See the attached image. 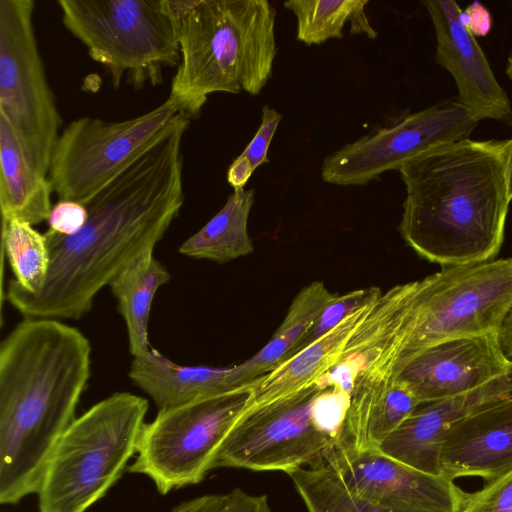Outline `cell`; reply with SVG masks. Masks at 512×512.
Instances as JSON below:
<instances>
[{"mask_svg": "<svg viewBox=\"0 0 512 512\" xmlns=\"http://www.w3.org/2000/svg\"><path fill=\"white\" fill-rule=\"evenodd\" d=\"M190 120L174 123L146 153L84 205L88 219L74 235L44 233L50 268L36 293L10 280L6 297L26 318H82L94 297L141 255L153 251L184 204L182 143Z\"/></svg>", "mask_w": 512, "mask_h": 512, "instance_id": "cell-1", "label": "cell"}, {"mask_svg": "<svg viewBox=\"0 0 512 512\" xmlns=\"http://www.w3.org/2000/svg\"><path fill=\"white\" fill-rule=\"evenodd\" d=\"M91 346L76 327L26 318L0 345V502L37 494L90 378Z\"/></svg>", "mask_w": 512, "mask_h": 512, "instance_id": "cell-2", "label": "cell"}, {"mask_svg": "<svg viewBox=\"0 0 512 512\" xmlns=\"http://www.w3.org/2000/svg\"><path fill=\"white\" fill-rule=\"evenodd\" d=\"M509 139L436 147L399 169L406 188L398 226L420 257L443 267L493 260L504 240Z\"/></svg>", "mask_w": 512, "mask_h": 512, "instance_id": "cell-3", "label": "cell"}, {"mask_svg": "<svg viewBox=\"0 0 512 512\" xmlns=\"http://www.w3.org/2000/svg\"><path fill=\"white\" fill-rule=\"evenodd\" d=\"M181 62L170 99L189 120L217 92L257 96L277 55L276 11L267 0H170Z\"/></svg>", "mask_w": 512, "mask_h": 512, "instance_id": "cell-4", "label": "cell"}, {"mask_svg": "<svg viewBox=\"0 0 512 512\" xmlns=\"http://www.w3.org/2000/svg\"><path fill=\"white\" fill-rule=\"evenodd\" d=\"M147 399L116 392L75 418L46 467L38 512H86L103 498L136 454Z\"/></svg>", "mask_w": 512, "mask_h": 512, "instance_id": "cell-5", "label": "cell"}, {"mask_svg": "<svg viewBox=\"0 0 512 512\" xmlns=\"http://www.w3.org/2000/svg\"><path fill=\"white\" fill-rule=\"evenodd\" d=\"M512 310V258L443 267L417 281L402 344L386 379L432 345L456 337L498 332Z\"/></svg>", "mask_w": 512, "mask_h": 512, "instance_id": "cell-6", "label": "cell"}, {"mask_svg": "<svg viewBox=\"0 0 512 512\" xmlns=\"http://www.w3.org/2000/svg\"><path fill=\"white\" fill-rule=\"evenodd\" d=\"M65 28L109 72L115 89L125 75L135 89L163 82L181 62L177 23L168 0H59Z\"/></svg>", "mask_w": 512, "mask_h": 512, "instance_id": "cell-7", "label": "cell"}, {"mask_svg": "<svg viewBox=\"0 0 512 512\" xmlns=\"http://www.w3.org/2000/svg\"><path fill=\"white\" fill-rule=\"evenodd\" d=\"M253 382L242 389L158 411L145 423L130 473L142 474L165 495L201 482L221 443L246 410Z\"/></svg>", "mask_w": 512, "mask_h": 512, "instance_id": "cell-8", "label": "cell"}, {"mask_svg": "<svg viewBox=\"0 0 512 512\" xmlns=\"http://www.w3.org/2000/svg\"><path fill=\"white\" fill-rule=\"evenodd\" d=\"M176 105L166 99L154 109L122 121L83 116L71 121L55 143L48 171L59 200L86 203L146 153L174 123Z\"/></svg>", "mask_w": 512, "mask_h": 512, "instance_id": "cell-9", "label": "cell"}, {"mask_svg": "<svg viewBox=\"0 0 512 512\" xmlns=\"http://www.w3.org/2000/svg\"><path fill=\"white\" fill-rule=\"evenodd\" d=\"M33 0H0V115L29 162L48 176L62 119L33 24Z\"/></svg>", "mask_w": 512, "mask_h": 512, "instance_id": "cell-10", "label": "cell"}, {"mask_svg": "<svg viewBox=\"0 0 512 512\" xmlns=\"http://www.w3.org/2000/svg\"><path fill=\"white\" fill-rule=\"evenodd\" d=\"M315 382L243 412L218 448L212 469L243 468L286 474L323 460L338 443L320 425Z\"/></svg>", "mask_w": 512, "mask_h": 512, "instance_id": "cell-11", "label": "cell"}, {"mask_svg": "<svg viewBox=\"0 0 512 512\" xmlns=\"http://www.w3.org/2000/svg\"><path fill=\"white\" fill-rule=\"evenodd\" d=\"M479 122L457 99L403 113L327 155L324 182L363 186L436 147L468 138Z\"/></svg>", "mask_w": 512, "mask_h": 512, "instance_id": "cell-12", "label": "cell"}, {"mask_svg": "<svg viewBox=\"0 0 512 512\" xmlns=\"http://www.w3.org/2000/svg\"><path fill=\"white\" fill-rule=\"evenodd\" d=\"M324 459L351 493L394 512H461L468 494L444 476L419 471L378 449L356 451L338 442Z\"/></svg>", "mask_w": 512, "mask_h": 512, "instance_id": "cell-13", "label": "cell"}, {"mask_svg": "<svg viewBox=\"0 0 512 512\" xmlns=\"http://www.w3.org/2000/svg\"><path fill=\"white\" fill-rule=\"evenodd\" d=\"M511 364L498 332L462 336L422 351L404 367L396 382L424 404L476 389L506 372Z\"/></svg>", "mask_w": 512, "mask_h": 512, "instance_id": "cell-14", "label": "cell"}, {"mask_svg": "<svg viewBox=\"0 0 512 512\" xmlns=\"http://www.w3.org/2000/svg\"><path fill=\"white\" fill-rule=\"evenodd\" d=\"M511 399L512 364L506 372L476 389L420 404L378 450L419 471L441 475L440 454L449 430L464 419Z\"/></svg>", "mask_w": 512, "mask_h": 512, "instance_id": "cell-15", "label": "cell"}, {"mask_svg": "<svg viewBox=\"0 0 512 512\" xmlns=\"http://www.w3.org/2000/svg\"><path fill=\"white\" fill-rule=\"evenodd\" d=\"M436 35V62L453 76L458 102L480 122L492 119L512 124L506 91L470 31L459 22L461 8L452 0H425Z\"/></svg>", "mask_w": 512, "mask_h": 512, "instance_id": "cell-16", "label": "cell"}, {"mask_svg": "<svg viewBox=\"0 0 512 512\" xmlns=\"http://www.w3.org/2000/svg\"><path fill=\"white\" fill-rule=\"evenodd\" d=\"M441 475L478 476L489 483L512 470V399L452 427L440 454Z\"/></svg>", "mask_w": 512, "mask_h": 512, "instance_id": "cell-17", "label": "cell"}, {"mask_svg": "<svg viewBox=\"0 0 512 512\" xmlns=\"http://www.w3.org/2000/svg\"><path fill=\"white\" fill-rule=\"evenodd\" d=\"M128 376L158 411L238 390L232 383V367L180 365L154 348L133 357Z\"/></svg>", "mask_w": 512, "mask_h": 512, "instance_id": "cell-18", "label": "cell"}, {"mask_svg": "<svg viewBox=\"0 0 512 512\" xmlns=\"http://www.w3.org/2000/svg\"><path fill=\"white\" fill-rule=\"evenodd\" d=\"M376 300L346 317L319 340L255 380L246 410L290 395L314 383L330 370L338 362L349 338Z\"/></svg>", "mask_w": 512, "mask_h": 512, "instance_id": "cell-19", "label": "cell"}, {"mask_svg": "<svg viewBox=\"0 0 512 512\" xmlns=\"http://www.w3.org/2000/svg\"><path fill=\"white\" fill-rule=\"evenodd\" d=\"M53 192L47 175L27 159L7 120L0 115V209L2 221L38 224L47 220Z\"/></svg>", "mask_w": 512, "mask_h": 512, "instance_id": "cell-20", "label": "cell"}, {"mask_svg": "<svg viewBox=\"0 0 512 512\" xmlns=\"http://www.w3.org/2000/svg\"><path fill=\"white\" fill-rule=\"evenodd\" d=\"M338 295L330 292L320 281L303 287L293 299L284 320L270 341L246 361L232 366V383L235 389L249 386L283 363L323 310Z\"/></svg>", "mask_w": 512, "mask_h": 512, "instance_id": "cell-21", "label": "cell"}, {"mask_svg": "<svg viewBox=\"0 0 512 512\" xmlns=\"http://www.w3.org/2000/svg\"><path fill=\"white\" fill-rule=\"evenodd\" d=\"M169 280V271L149 251L130 263L108 285L125 321L133 357L151 348L148 341L151 305L157 290Z\"/></svg>", "mask_w": 512, "mask_h": 512, "instance_id": "cell-22", "label": "cell"}, {"mask_svg": "<svg viewBox=\"0 0 512 512\" xmlns=\"http://www.w3.org/2000/svg\"><path fill=\"white\" fill-rule=\"evenodd\" d=\"M255 190L235 189L223 207L195 234L186 239L179 252L196 259L226 263L253 252L248 218Z\"/></svg>", "mask_w": 512, "mask_h": 512, "instance_id": "cell-23", "label": "cell"}, {"mask_svg": "<svg viewBox=\"0 0 512 512\" xmlns=\"http://www.w3.org/2000/svg\"><path fill=\"white\" fill-rule=\"evenodd\" d=\"M368 0H289L283 6L296 18V39L305 45H319L342 39L349 23L352 35L369 39L378 36L367 15Z\"/></svg>", "mask_w": 512, "mask_h": 512, "instance_id": "cell-24", "label": "cell"}, {"mask_svg": "<svg viewBox=\"0 0 512 512\" xmlns=\"http://www.w3.org/2000/svg\"><path fill=\"white\" fill-rule=\"evenodd\" d=\"M288 475L308 512H394L351 493L325 459Z\"/></svg>", "mask_w": 512, "mask_h": 512, "instance_id": "cell-25", "label": "cell"}, {"mask_svg": "<svg viewBox=\"0 0 512 512\" xmlns=\"http://www.w3.org/2000/svg\"><path fill=\"white\" fill-rule=\"evenodd\" d=\"M2 248L17 285L26 292H38L45 283L51 262L45 235L22 220L2 221Z\"/></svg>", "mask_w": 512, "mask_h": 512, "instance_id": "cell-26", "label": "cell"}, {"mask_svg": "<svg viewBox=\"0 0 512 512\" xmlns=\"http://www.w3.org/2000/svg\"><path fill=\"white\" fill-rule=\"evenodd\" d=\"M381 294L380 288L373 286L338 295L337 298L323 310L314 325L291 350L285 361L319 340L346 317L373 302L380 297Z\"/></svg>", "mask_w": 512, "mask_h": 512, "instance_id": "cell-27", "label": "cell"}, {"mask_svg": "<svg viewBox=\"0 0 512 512\" xmlns=\"http://www.w3.org/2000/svg\"><path fill=\"white\" fill-rule=\"evenodd\" d=\"M170 512H272L266 495H253L235 488L184 501Z\"/></svg>", "mask_w": 512, "mask_h": 512, "instance_id": "cell-28", "label": "cell"}, {"mask_svg": "<svg viewBox=\"0 0 512 512\" xmlns=\"http://www.w3.org/2000/svg\"><path fill=\"white\" fill-rule=\"evenodd\" d=\"M461 512H512V470L467 494Z\"/></svg>", "mask_w": 512, "mask_h": 512, "instance_id": "cell-29", "label": "cell"}, {"mask_svg": "<svg viewBox=\"0 0 512 512\" xmlns=\"http://www.w3.org/2000/svg\"><path fill=\"white\" fill-rule=\"evenodd\" d=\"M283 115L267 104L262 107L261 122L257 132L239 155L255 171L269 162L268 151Z\"/></svg>", "mask_w": 512, "mask_h": 512, "instance_id": "cell-30", "label": "cell"}, {"mask_svg": "<svg viewBox=\"0 0 512 512\" xmlns=\"http://www.w3.org/2000/svg\"><path fill=\"white\" fill-rule=\"evenodd\" d=\"M88 219V211L84 204L71 201L59 200L52 206L47 219L50 231L71 236L79 232Z\"/></svg>", "mask_w": 512, "mask_h": 512, "instance_id": "cell-31", "label": "cell"}, {"mask_svg": "<svg viewBox=\"0 0 512 512\" xmlns=\"http://www.w3.org/2000/svg\"><path fill=\"white\" fill-rule=\"evenodd\" d=\"M459 22L475 36H485L492 25L488 9L478 1L471 3L459 14Z\"/></svg>", "mask_w": 512, "mask_h": 512, "instance_id": "cell-32", "label": "cell"}, {"mask_svg": "<svg viewBox=\"0 0 512 512\" xmlns=\"http://www.w3.org/2000/svg\"><path fill=\"white\" fill-rule=\"evenodd\" d=\"M498 336L505 356L512 361V310L499 329Z\"/></svg>", "mask_w": 512, "mask_h": 512, "instance_id": "cell-33", "label": "cell"}, {"mask_svg": "<svg viewBox=\"0 0 512 512\" xmlns=\"http://www.w3.org/2000/svg\"><path fill=\"white\" fill-rule=\"evenodd\" d=\"M507 191L510 201L512 200V138L509 139V149L507 158Z\"/></svg>", "mask_w": 512, "mask_h": 512, "instance_id": "cell-34", "label": "cell"}, {"mask_svg": "<svg viewBox=\"0 0 512 512\" xmlns=\"http://www.w3.org/2000/svg\"><path fill=\"white\" fill-rule=\"evenodd\" d=\"M506 73L512 81V52L507 60Z\"/></svg>", "mask_w": 512, "mask_h": 512, "instance_id": "cell-35", "label": "cell"}]
</instances>
